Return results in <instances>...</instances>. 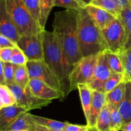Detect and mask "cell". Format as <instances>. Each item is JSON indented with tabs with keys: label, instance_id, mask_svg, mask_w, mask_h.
<instances>
[{
	"label": "cell",
	"instance_id": "obj_4",
	"mask_svg": "<svg viewBox=\"0 0 131 131\" xmlns=\"http://www.w3.org/2000/svg\"><path fill=\"white\" fill-rule=\"evenodd\" d=\"M5 4L8 12L20 36L31 35L42 31L36 24L23 0H5Z\"/></svg>",
	"mask_w": 131,
	"mask_h": 131
},
{
	"label": "cell",
	"instance_id": "obj_31",
	"mask_svg": "<svg viewBox=\"0 0 131 131\" xmlns=\"http://www.w3.org/2000/svg\"><path fill=\"white\" fill-rule=\"evenodd\" d=\"M110 110L111 114V130L120 131L121 127L125 124L124 118L118 107H112L110 108Z\"/></svg>",
	"mask_w": 131,
	"mask_h": 131
},
{
	"label": "cell",
	"instance_id": "obj_40",
	"mask_svg": "<svg viewBox=\"0 0 131 131\" xmlns=\"http://www.w3.org/2000/svg\"><path fill=\"white\" fill-rule=\"evenodd\" d=\"M120 131H131V121L125 123L120 129Z\"/></svg>",
	"mask_w": 131,
	"mask_h": 131
},
{
	"label": "cell",
	"instance_id": "obj_5",
	"mask_svg": "<svg viewBox=\"0 0 131 131\" xmlns=\"http://www.w3.org/2000/svg\"><path fill=\"white\" fill-rule=\"evenodd\" d=\"M26 65L30 79H37L42 81L58 91L62 95L63 101L65 99L62 86L58 78L50 69L44 60L28 61Z\"/></svg>",
	"mask_w": 131,
	"mask_h": 131
},
{
	"label": "cell",
	"instance_id": "obj_16",
	"mask_svg": "<svg viewBox=\"0 0 131 131\" xmlns=\"http://www.w3.org/2000/svg\"><path fill=\"white\" fill-rule=\"evenodd\" d=\"M25 117L29 122H31L35 125H40L47 129L54 131H62L67 124V122H62L32 115L28 113V112L25 113Z\"/></svg>",
	"mask_w": 131,
	"mask_h": 131
},
{
	"label": "cell",
	"instance_id": "obj_17",
	"mask_svg": "<svg viewBox=\"0 0 131 131\" xmlns=\"http://www.w3.org/2000/svg\"><path fill=\"white\" fill-rule=\"evenodd\" d=\"M78 90H79L81 102L86 121L87 122L89 118L90 111L91 105H92L93 90L87 84H78Z\"/></svg>",
	"mask_w": 131,
	"mask_h": 131
},
{
	"label": "cell",
	"instance_id": "obj_41",
	"mask_svg": "<svg viewBox=\"0 0 131 131\" xmlns=\"http://www.w3.org/2000/svg\"><path fill=\"white\" fill-rule=\"evenodd\" d=\"M33 131H54V130H51L49 129H47L46 128L40 126V125H35L33 126Z\"/></svg>",
	"mask_w": 131,
	"mask_h": 131
},
{
	"label": "cell",
	"instance_id": "obj_43",
	"mask_svg": "<svg viewBox=\"0 0 131 131\" xmlns=\"http://www.w3.org/2000/svg\"><path fill=\"white\" fill-rule=\"evenodd\" d=\"M128 1H129V3H130V5H131V0H128Z\"/></svg>",
	"mask_w": 131,
	"mask_h": 131
},
{
	"label": "cell",
	"instance_id": "obj_26",
	"mask_svg": "<svg viewBox=\"0 0 131 131\" xmlns=\"http://www.w3.org/2000/svg\"><path fill=\"white\" fill-rule=\"evenodd\" d=\"M30 78L27 69L26 65L17 66L14 75V82L17 85L26 88L28 86Z\"/></svg>",
	"mask_w": 131,
	"mask_h": 131
},
{
	"label": "cell",
	"instance_id": "obj_39",
	"mask_svg": "<svg viewBox=\"0 0 131 131\" xmlns=\"http://www.w3.org/2000/svg\"><path fill=\"white\" fill-rule=\"evenodd\" d=\"M0 84H6L5 77H4V62L1 59H0Z\"/></svg>",
	"mask_w": 131,
	"mask_h": 131
},
{
	"label": "cell",
	"instance_id": "obj_14",
	"mask_svg": "<svg viewBox=\"0 0 131 131\" xmlns=\"http://www.w3.org/2000/svg\"><path fill=\"white\" fill-rule=\"evenodd\" d=\"M85 9L101 30L111 22L117 19L116 17L106 10L90 4H88L85 7Z\"/></svg>",
	"mask_w": 131,
	"mask_h": 131
},
{
	"label": "cell",
	"instance_id": "obj_2",
	"mask_svg": "<svg viewBox=\"0 0 131 131\" xmlns=\"http://www.w3.org/2000/svg\"><path fill=\"white\" fill-rule=\"evenodd\" d=\"M42 35L43 60L58 78L66 99L72 92L70 77L72 68L68 63L53 32L43 29Z\"/></svg>",
	"mask_w": 131,
	"mask_h": 131
},
{
	"label": "cell",
	"instance_id": "obj_25",
	"mask_svg": "<svg viewBox=\"0 0 131 131\" xmlns=\"http://www.w3.org/2000/svg\"><path fill=\"white\" fill-rule=\"evenodd\" d=\"M95 129L97 131H111V114L107 104H106L100 113Z\"/></svg>",
	"mask_w": 131,
	"mask_h": 131
},
{
	"label": "cell",
	"instance_id": "obj_24",
	"mask_svg": "<svg viewBox=\"0 0 131 131\" xmlns=\"http://www.w3.org/2000/svg\"><path fill=\"white\" fill-rule=\"evenodd\" d=\"M55 6V0H40V27L46 29V24L51 10Z\"/></svg>",
	"mask_w": 131,
	"mask_h": 131
},
{
	"label": "cell",
	"instance_id": "obj_27",
	"mask_svg": "<svg viewBox=\"0 0 131 131\" xmlns=\"http://www.w3.org/2000/svg\"><path fill=\"white\" fill-rule=\"evenodd\" d=\"M15 104L16 101L8 86L6 84H0V110Z\"/></svg>",
	"mask_w": 131,
	"mask_h": 131
},
{
	"label": "cell",
	"instance_id": "obj_22",
	"mask_svg": "<svg viewBox=\"0 0 131 131\" xmlns=\"http://www.w3.org/2000/svg\"><path fill=\"white\" fill-rule=\"evenodd\" d=\"M88 4L106 10L116 18L123 10V8L118 6L113 0H90Z\"/></svg>",
	"mask_w": 131,
	"mask_h": 131
},
{
	"label": "cell",
	"instance_id": "obj_3",
	"mask_svg": "<svg viewBox=\"0 0 131 131\" xmlns=\"http://www.w3.org/2000/svg\"><path fill=\"white\" fill-rule=\"evenodd\" d=\"M78 38L82 57H87L107 50L101 29L83 8L79 11Z\"/></svg>",
	"mask_w": 131,
	"mask_h": 131
},
{
	"label": "cell",
	"instance_id": "obj_12",
	"mask_svg": "<svg viewBox=\"0 0 131 131\" xmlns=\"http://www.w3.org/2000/svg\"><path fill=\"white\" fill-rule=\"evenodd\" d=\"M28 87L31 93L38 99L47 101L59 99L61 102L63 101L62 95L58 91L39 79H30Z\"/></svg>",
	"mask_w": 131,
	"mask_h": 131
},
{
	"label": "cell",
	"instance_id": "obj_19",
	"mask_svg": "<svg viewBox=\"0 0 131 131\" xmlns=\"http://www.w3.org/2000/svg\"><path fill=\"white\" fill-rule=\"evenodd\" d=\"M118 18L121 20L125 29L123 51H125L131 49V8L123 9Z\"/></svg>",
	"mask_w": 131,
	"mask_h": 131
},
{
	"label": "cell",
	"instance_id": "obj_42",
	"mask_svg": "<svg viewBox=\"0 0 131 131\" xmlns=\"http://www.w3.org/2000/svg\"><path fill=\"white\" fill-rule=\"evenodd\" d=\"M89 131H97V130H96V129H95V128H93V129H90Z\"/></svg>",
	"mask_w": 131,
	"mask_h": 131
},
{
	"label": "cell",
	"instance_id": "obj_33",
	"mask_svg": "<svg viewBox=\"0 0 131 131\" xmlns=\"http://www.w3.org/2000/svg\"><path fill=\"white\" fill-rule=\"evenodd\" d=\"M17 65L10 62H4V77L6 85L9 86L15 83L14 75Z\"/></svg>",
	"mask_w": 131,
	"mask_h": 131
},
{
	"label": "cell",
	"instance_id": "obj_7",
	"mask_svg": "<svg viewBox=\"0 0 131 131\" xmlns=\"http://www.w3.org/2000/svg\"><path fill=\"white\" fill-rule=\"evenodd\" d=\"M107 50L120 54L124 49L125 29L121 20L117 18L101 30Z\"/></svg>",
	"mask_w": 131,
	"mask_h": 131
},
{
	"label": "cell",
	"instance_id": "obj_9",
	"mask_svg": "<svg viewBox=\"0 0 131 131\" xmlns=\"http://www.w3.org/2000/svg\"><path fill=\"white\" fill-rule=\"evenodd\" d=\"M42 31L31 35L20 36L17 43V46L23 51L28 61L43 60Z\"/></svg>",
	"mask_w": 131,
	"mask_h": 131
},
{
	"label": "cell",
	"instance_id": "obj_37",
	"mask_svg": "<svg viewBox=\"0 0 131 131\" xmlns=\"http://www.w3.org/2000/svg\"><path fill=\"white\" fill-rule=\"evenodd\" d=\"M14 48L0 49V59L3 62H10Z\"/></svg>",
	"mask_w": 131,
	"mask_h": 131
},
{
	"label": "cell",
	"instance_id": "obj_38",
	"mask_svg": "<svg viewBox=\"0 0 131 131\" xmlns=\"http://www.w3.org/2000/svg\"><path fill=\"white\" fill-rule=\"evenodd\" d=\"M113 1L122 8H131V5L128 0H113Z\"/></svg>",
	"mask_w": 131,
	"mask_h": 131
},
{
	"label": "cell",
	"instance_id": "obj_32",
	"mask_svg": "<svg viewBox=\"0 0 131 131\" xmlns=\"http://www.w3.org/2000/svg\"><path fill=\"white\" fill-rule=\"evenodd\" d=\"M124 69L125 80L131 79V49L123 51L119 54Z\"/></svg>",
	"mask_w": 131,
	"mask_h": 131
},
{
	"label": "cell",
	"instance_id": "obj_30",
	"mask_svg": "<svg viewBox=\"0 0 131 131\" xmlns=\"http://www.w3.org/2000/svg\"><path fill=\"white\" fill-rule=\"evenodd\" d=\"M124 80H125L124 74L112 73L111 76L109 78V79L105 83L104 88V93H106V94L110 93Z\"/></svg>",
	"mask_w": 131,
	"mask_h": 131
},
{
	"label": "cell",
	"instance_id": "obj_13",
	"mask_svg": "<svg viewBox=\"0 0 131 131\" xmlns=\"http://www.w3.org/2000/svg\"><path fill=\"white\" fill-rule=\"evenodd\" d=\"M106 104V93L98 91H93V97L90 111L89 118L86 122V125L90 129L95 127L97 119Z\"/></svg>",
	"mask_w": 131,
	"mask_h": 131
},
{
	"label": "cell",
	"instance_id": "obj_10",
	"mask_svg": "<svg viewBox=\"0 0 131 131\" xmlns=\"http://www.w3.org/2000/svg\"><path fill=\"white\" fill-rule=\"evenodd\" d=\"M112 73L107 64L105 51L100 52L93 70V76L88 85L93 91L104 92L105 83Z\"/></svg>",
	"mask_w": 131,
	"mask_h": 131
},
{
	"label": "cell",
	"instance_id": "obj_18",
	"mask_svg": "<svg viewBox=\"0 0 131 131\" xmlns=\"http://www.w3.org/2000/svg\"><path fill=\"white\" fill-rule=\"evenodd\" d=\"M118 109L125 123L131 121V81H126L125 95Z\"/></svg>",
	"mask_w": 131,
	"mask_h": 131
},
{
	"label": "cell",
	"instance_id": "obj_20",
	"mask_svg": "<svg viewBox=\"0 0 131 131\" xmlns=\"http://www.w3.org/2000/svg\"><path fill=\"white\" fill-rule=\"evenodd\" d=\"M125 83L124 80L118 86L106 95V104L110 108L118 107L124 99L125 92Z\"/></svg>",
	"mask_w": 131,
	"mask_h": 131
},
{
	"label": "cell",
	"instance_id": "obj_15",
	"mask_svg": "<svg viewBox=\"0 0 131 131\" xmlns=\"http://www.w3.org/2000/svg\"><path fill=\"white\" fill-rule=\"evenodd\" d=\"M26 109L15 104L13 106L3 107L0 110V131H1L5 127L12 122L24 113H27Z\"/></svg>",
	"mask_w": 131,
	"mask_h": 131
},
{
	"label": "cell",
	"instance_id": "obj_44",
	"mask_svg": "<svg viewBox=\"0 0 131 131\" xmlns=\"http://www.w3.org/2000/svg\"><path fill=\"white\" fill-rule=\"evenodd\" d=\"M23 131H30V130H23Z\"/></svg>",
	"mask_w": 131,
	"mask_h": 131
},
{
	"label": "cell",
	"instance_id": "obj_21",
	"mask_svg": "<svg viewBox=\"0 0 131 131\" xmlns=\"http://www.w3.org/2000/svg\"><path fill=\"white\" fill-rule=\"evenodd\" d=\"M25 113L22 114L18 116L12 122L5 127L1 131H33L34 124L29 122L25 117Z\"/></svg>",
	"mask_w": 131,
	"mask_h": 131
},
{
	"label": "cell",
	"instance_id": "obj_29",
	"mask_svg": "<svg viewBox=\"0 0 131 131\" xmlns=\"http://www.w3.org/2000/svg\"><path fill=\"white\" fill-rule=\"evenodd\" d=\"M24 5L30 13L39 28L40 27V0H23Z\"/></svg>",
	"mask_w": 131,
	"mask_h": 131
},
{
	"label": "cell",
	"instance_id": "obj_8",
	"mask_svg": "<svg viewBox=\"0 0 131 131\" xmlns=\"http://www.w3.org/2000/svg\"><path fill=\"white\" fill-rule=\"evenodd\" d=\"M8 86L16 101L15 104L26 109L28 111L35 109H40L52 103V101L37 98L31 93L28 86L26 88H22L15 83Z\"/></svg>",
	"mask_w": 131,
	"mask_h": 131
},
{
	"label": "cell",
	"instance_id": "obj_35",
	"mask_svg": "<svg viewBox=\"0 0 131 131\" xmlns=\"http://www.w3.org/2000/svg\"><path fill=\"white\" fill-rule=\"evenodd\" d=\"M90 128L87 125H75L70 124L67 122V124L63 128L62 131H89Z\"/></svg>",
	"mask_w": 131,
	"mask_h": 131
},
{
	"label": "cell",
	"instance_id": "obj_1",
	"mask_svg": "<svg viewBox=\"0 0 131 131\" xmlns=\"http://www.w3.org/2000/svg\"><path fill=\"white\" fill-rule=\"evenodd\" d=\"M78 14L75 10L57 12L52 23V32L72 69L83 58L78 38Z\"/></svg>",
	"mask_w": 131,
	"mask_h": 131
},
{
	"label": "cell",
	"instance_id": "obj_11",
	"mask_svg": "<svg viewBox=\"0 0 131 131\" xmlns=\"http://www.w3.org/2000/svg\"><path fill=\"white\" fill-rule=\"evenodd\" d=\"M0 34L8 37L16 43L20 37L10 14L8 12L5 0H0Z\"/></svg>",
	"mask_w": 131,
	"mask_h": 131
},
{
	"label": "cell",
	"instance_id": "obj_36",
	"mask_svg": "<svg viewBox=\"0 0 131 131\" xmlns=\"http://www.w3.org/2000/svg\"><path fill=\"white\" fill-rule=\"evenodd\" d=\"M17 46V43L8 37L0 34V49L14 48Z\"/></svg>",
	"mask_w": 131,
	"mask_h": 131
},
{
	"label": "cell",
	"instance_id": "obj_23",
	"mask_svg": "<svg viewBox=\"0 0 131 131\" xmlns=\"http://www.w3.org/2000/svg\"><path fill=\"white\" fill-rule=\"evenodd\" d=\"M105 54H106L107 64L111 72L113 73L124 74V66L119 54L106 50Z\"/></svg>",
	"mask_w": 131,
	"mask_h": 131
},
{
	"label": "cell",
	"instance_id": "obj_6",
	"mask_svg": "<svg viewBox=\"0 0 131 131\" xmlns=\"http://www.w3.org/2000/svg\"><path fill=\"white\" fill-rule=\"evenodd\" d=\"M99 54L82 58L81 60L74 65L70 77L72 92L78 89V84L88 85L89 84L93 76Z\"/></svg>",
	"mask_w": 131,
	"mask_h": 131
},
{
	"label": "cell",
	"instance_id": "obj_45",
	"mask_svg": "<svg viewBox=\"0 0 131 131\" xmlns=\"http://www.w3.org/2000/svg\"><path fill=\"white\" fill-rule=\"evenodd\" d=\"M130 81H131V79H130Z\"/></svg>",
	"mask_w": 131,
	"mask_h": 131
},
{
	"label": "cell",
	"instance_id": "obj_34",
	"mask_svg": "<svg viewBox=\"0 0 131 131\" xmlns=\"http://www.w3.org/2000/svg\"><path fill=\"white\" fill-rule=\"evenodd\" d=\"M28 61V58L23 51L17 46L14 47L10 62L17 66H21L26 65Z\"/></svg>",
	"mask_w": 131,
	"mask_h": 131
},
{
	"label": "cell",
	"instance_id": "obj_28",
	"mask_svg": "<svg viewBox=\"0 0 131 131\" xmlns=\"http://www.w3.org/2000/svg\"><path fill=\"white\" fill-rule=\"evenodd\" d=\"M88 3L84 0H55V6H60L67 10H75L80 11L85 8Z\"/></svg>",
	"mask_w": 131,
	"mask_h": 131
}]
</instances>
